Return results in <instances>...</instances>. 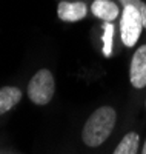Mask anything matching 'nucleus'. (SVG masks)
<instances>
[{"instance_id":"nucleus-8","label":"nucleus","mask_w":146,"mask_h":154,"mask_svg":"<svg viewBox=\"0 0 146 154\" xmlns=\"http://www.w3.org/2000/svg\"><path fill=\"white\" fill-rule=\"evenodd\" d=\"M138 140H140V137L137 133H128L122 139V142L117 145V148L112 154H137Z\"/></svg>"},{"instance_id":"nucleus-12","label":"nucleus","mask_w":146,"mask_h":154,"mask_svg":"<svg viewBox=\"0 0 146 154\" xmlns=\"http://www.w3.org/2000/svg\"><path fill=\"white\" fill-rule=\"evenodd\" d=\"M144 105H146V102H144Z\"/></svg>"},{"instance_id":"nucleus-3","label":"nucleus","mask_w":146,"mask_h":154,"mask_svg":"<svg viewBox=\"0 0 146 154\" xmlns=\"http://www.w3.org/2000/svg\"><path fill=\"white\" fill-rule=\"evenodd\" d=\"M143 29V20L140 12L134 6H125L123 14H122V23H120V31H122V40L125 46H134L138 40V37Z\"/></svg>"},{"instance_id":"nucleus-5","label":"nucleus","mask_w":146,"mask_h":154,"mask_svg":"<svg viewBox=\"0 0 146 154\" xmlns=\"http://www.w3.org/2000/svg\"><path fill=\"white\" fill-rule=\"evenodd\" d=\"M88 8L83 2H60L57 6V16L63 22H78L85 19Z\"/></svg>"},{"instance_id":"nucleus-6","label":"nucleus","mask_w":146,"mask_h":154,"mask_svg":"<svg viewBox=\"0 0 146 154\" xmlns=\"http://www.w3.org/2000/svg\"><path fill=\"white\" fill-rule=\"evenodd\" d=\"M91 11L96 17L105 22H112L118 16V6L114 2H111V0H94Z\"/></svg>"},{"instance_id":"nucleus-7","label":"nucleus","mask_w":146,"mask_h":154,"mask_svg":"<svg viewBox=\"0 0 146 154\" xmlns=\"http://www.w3.org/2000/svg\"><path fill=\"white\" fill-rule=\"evenodd\" d=\"M22 99V91L16 86H3L0 88V116L14 108Z\"/></svg>"},{"instance_id":"nucleus-10","label":"nucleus","mask_w":146,"mask_h":154,"mask_svg":"<svg viewBox=\"0 0 146 154\" xmlns=\"http://www.w3.org/2000/svg\"><path fill=\"white\" fill-rule=\"evenodd\" d=\"M123 6H134L141 16V20H143V26L146 28V3H143L141 0H120Z\"/></svg>"},{"instance_id":"nucleus-4","label":"nucleus","mask_w":146,"mask_h":154,"mask_svg":"<svg viewBox=\"0 0 146 154\" xmlns=\"http://www.w3.org/2000/svg\"><path fill=\"white\" fill-rule=\"evenodd\" d=\"M129 79L134 88L141 89L146 86V45L140 46L131 60Z\"/></svg>"},{"instance_id":"nucleus-9","label":"nucleus","mask_w":146,"mask_h":154,"mask_svg":"<svg viewBox=\"0 0 146 154\" xmlns=\"http://www.w3.org/2000/svg\"><path fill=\"white\" fill-rule=\"evenodd\" d=\"M112 35H114L112 22H105L103 23V54L106 57L112 54Z\"/></svg>"},{"instance_id":"nucleus-1","label":"nucleus","mask_w":146,"mask_h":154,"mask_svg":"<svg viewBox=\"0 0 146 154\" xmlns=\"http://www.w3.org/2000/svg\"><path fill=\"white\" fill-rule=\"evenodd\" d=\"M117 120V114L111 106H102L96 109L89 116L83 126L82 139L88 146H99L102 145L114 130Z\"/></svg>"},{"instance_id":"nucleus-2","label":"nucleus","mask_w":146,"mask_h":154,"mask_svg":"<svg viewBox=\"0 0 146 154\" xmlns=\"http://www.w3.org/2000/svg\"><path fill=\"white\" fill-rule=\"evenodd\" d=\"M54 89H56V83H54V77H52L51 71L40 69L29 80L28 97L35 105H48L52 96H54Z\"/></svg>"},{"instance_id":"nucleus-11","label":"nucleus","mask_w":146,"mask_h":154,"mask_svg":"<svg viewBox=\"0 0 146 154\" xmlns=\"http://www.w3.org/2000/svg\"><path fill=\"white\" fill-rule=\"evenodd\" d=\"M141 154H146V142H144V145H143V151H141Z\"/></svg>"}]
</instances>
